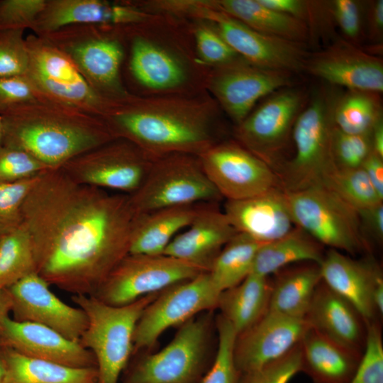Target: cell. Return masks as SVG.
<instances>
[{"mask_svg": "<svg viewBox=\"0 0 383 383\" xmlns=\"http://www.w3.org/2000/svg\"><path fill=\"white\" fill-rule=\"evenodd\" d=\"M322 184L357 210L383 202L362 167L354 169L336 167Z\"/></svg>", "mask_w": 383, "mask_h": 383, "instance_id": "38", "label": "cell"}, {"mask_svg": "<svg viewBox=\"0 0 383 383\" xmlns=\"http://www.w3.org/2000/svg\"><path fill=\"white\" fill-rule=\"evenodd\" d=\"M311 328L342 346L363 354L367 324L357 310L321 279L305 316Z\"/></svg>", "mask_w": 383, "mask_h": 383, "instance_id": "27", "label": "cell"}, {"mask_svg": "<svg viewBox=\"0 0 383 383\" xmlns=\"http://www.w3.org/2000/svg\"><path fill=\"white\" fill-rule=\"evenodd\" d=\"M1 116L2 145L22 150L49 169L116 138L102 118L45 97Z\"/></svg>", "mask_w": 383, "mask_h": 383, "instance_id": "4", "label": "cell"}, {"mask_svg": "<svg viewBox=\"0 0 383 383\" xmlns=\"http://www.w3.org/2000/svg\"><path fill=\"white\" fill-rule=\"evenodd\" d=\"M217 204L204 208L173 238L163 254L209 272L221 250L238 233Z\"/></svg>", "mask_w": 383, "mask_h": 383, "instance_id": "25", "label": "cell"}, {"mask_svg": "<svg viewBox=\"0 0 383 383\" xmlns=\"http://www.w3.org/2000/svg\"><path fill=\"white\" fill-rule=\"evenodd\" d=\"M380 94L348 90L339 94L333 111L335 126L349 134H369L382 120Z\"/></svg>", "mask_w": 383, "mask_h": 383, "instance_id": "36", "label": "cell"}, {"mask_svg": "<svg viewBox=\"0 0 383 383\" xmlns=\"http://www.w3.org/2000/svg\"><path fill=\"white\" fill-rule=\"evenodd\" d=\"M262 244L237 233L223 247L208 272L221 293L238 285L251 273L255 254Z\"/></svg>", "mask_w": 383, "mask_h": 383, "instance_id": "35", "label": "cell"}, {"mask_svg": "<svg viewBox=\"0 0 383 383\" xmlns=\"http://www.w3.org/2000/svg\"><path fill=\"white\" fill-rule=\"evenodd\" d=\"M361 167L379 197L383 199V158L372 151Z\"/></svg>", "mask_w": 383, "mask_h": 383, "instance_id": "53", "label": "cell"}, {"mask_svg": "<svg viewBox=\"0 0 383 383\" xmlns=\"http://www.w3.org/2000/svg\"><path fill=\"white\" fill-rule=\"evenodd\" d=\"M365 33L372 43L382 44L383 1H369L365 4Z\"/></svg>", "mask_w": 383, "mask_h": 383, "instance_id": "51", "label": "cell"}, {"mask_svg": "<svg viewBox=\"0 0 383 383\" xmlns=\"http://www.w3.org/2000/svg\"><path fill=\"white\" fill-rule=\"evenodd\" d=\"M198 157L207 177L226 200L245 199L282 187L273 169L235 140L218 141Z\"/></svg>", "mask_w": 383, "mask_h": 383, "instance_id": "18", "label": "cell"}, {"mask_svg": "<svg viewBox=\"0 0 383 383\" xmlns=\"http://www.w3.org/2000/svg\"><path fill=\"white\" fill-rule=\"evenodd\" d=\"M28 68L25 77L45 98L104 119L119 104L96 92L74 62L43 37H26Z\"/></svg>", "mask_w": 383, "mask_h": 383, "instance_id": "11", "label": "cell"}, {"mask_svg": "<svg viewBox=\"0 0 383 383\" xmlns=\"http://www.w3.org/2000/svg\"><path fill=\"white\" fill-rule=\"evenodd\" d=\"M202 272H206L164 254L128 253L111 270L93 296L106 304L122 306L191 279Z\"/></svg>", "mask_w": 383, "mask_h": 383, "instance_id": "13", "label": "cell"}, {"mask_svg": "<svg viewBox=\"0 0 383 383\" xmlns=\"http://www.w3.org/2000/svg\"><path fill=\"white\" fill-rule=\"evenodd\" d=\"M270 294L269 277L250 273L238 285L221 293L217 308L238 335L265 313Z\"/></svg>", "mask_w": 383, "mask_h": 383, "instance_id": "32", "label": "cell"}, {"mask_svg": "<svg viewBox=\"0 0 383 383\" xmlns=\"http://www.w3.org/2000/svg\"><path fill=\"white\" fill-rule=\"evenodd\" d=\"M275 274L276 277L271 280L267 310L304 318L316 289L321 281L320 265L306 262Z\"/></svg>", "mask_w": 383, "mask_h": 383, "instance_id": "31", "label": "cell"}, {"mask_svg": "<svg viewBox=\"0 0 383 383\" xmlns=\"http://www.w3.org/2000/svg\"><path fill=\"white\" fill-rule=\"evenodd\" d=\"M221 292L208 272L161 291L145 308L135 328L133 351L154 346L167 328L217 308Z\"/></svg>", "mask_w": 383, "mask_h": 383, "instance_id": "16", "label": "cell"}, {"mask_svg": "<svg viewBox=\"0 0 383 383\" xmlns=\"http://www.w3.org/2000/svg\"><path fill=\"white\" fill-rule=\"evenodd\" d=\"M128 194L43 172L22 207L36 273L50 285L93 295L130 252L138 217Z\"/></svg>", "mask_w": 383, "mask_h": 383, "instance_id": "1", "label": "cell"}, {"mask_svg": "<svg viewBox=\"0 0 383 383\" xmlns=\"http://www.w3.org/2000/svg\"><path fill=\"white\" fill-rule=\"evenodd\" d=\"M304 72L348 90L383 91L382 59L344 38L309 53Z\"/></svg>", "mask_w": 383, "mask_h": 383, "instance_id": "19", "label": "cell"}, {"mask_svg": "<svg viewBox=\"0 0 383 383\" xmlns=\"http://www.w3.org/2000/svg\"><path fill=\"white\" fill-rule=\"evenodd\" d=\"M43 97L25 76L0 78V116Z\"/></svg>", "mask_w": 383, "mask_h": 383, "instance_id": "49", "label": "cell"}, {"mask_svg": "<svg viewBox=\"0 0 383 383\" xmlns=\"http://www.w3.org/2000/svg\"><path fill=\"white\" fill-rule=\"evenodd\" d=\"M307 100V95L294 86L274 91L234 126L235 140L272 168Z\"/></svg>", "mask_w": 383, "mask_h": 383, "instance_id": "14", "label": "cell"}, {"mask_svg": "<svg viewBox=\"0 0 383 383\" xmlns=\"http://www.w3.org/2000/svg\"><path fill=\"white\" fill-rule=\"evenodd\" d=\"M322 245L299 227L286 235L263 243L257 250L252 272L270 277L289 265L299 262H315L323 260Z\"/></svg>", "mask_w": 383, "mask_h": 383, "instance_id": "34", "label": "cell"}, {"mask_svg": "<svg viewBox=\"0 0 383 383\" xmlns=\"http://www.w3.org/2000/svg\"><path fill=\"white\" fill-rule=\"evenodd\" d=\"M293 75L285 71L262 68L240 57L210 68L205 90L235 126L260 99L294 86Z\"/></svg>", "mask_w": 383, "mask_h": 383, "instance_id": "17", "label": "cell"}, {"mask_svg": "<svg viewBox=\"0 0 383 383\" xmlns=\"http://www.w3.org/2000/svg\"><path fill=\"white\" fill-rule=\"evenodd\" d=\"M5 383H98L97 367L76 368L33 358L5 348Z\"/></svg>", "mask_w": 383, "mask_h": 383, "instance_id": "33", "label": "cell"}, {"mask_svg": "<svg viewBox=\"0 0 383 383\" xmlns=\"http://www.w3.org/2000/svg\"><path fill=\"white\" fill-rule=\"evenodd\" d=\"M209 204L211 203L175 206L138 214L129 253L163 254L173 238L188 227Z\"/></svg>", "mask_w": 383, "mask_h": 383, "instance_id": "29", "label": "cell"}, {"mask_svg": "<svg viewBox=\"0 0 383 383\" xmlns=\"http://www.w3.org/2000/svg\"><path fill=\"white\" fill-rule=\"evenodd\" d=\"M170 11L182 18L208 22L238 55L255 66L294 74L304 72L310 53L305 44L256 31L206 0H174Z\"/></svg>", "mask_w": 383, "mask_h": 383, "instance_id": "8", "label": "cell"}, {"mask_svg": "<svg viewBox=\"0 0 383 383\" xmlns=\"http://www.w3.org/2000/svg\"><path fill=\"white\" fill-rule=\"evenodd\" d=\"M211 6L261 33L306 45L307 25L293 16L274 11L259 0H206Z\"/></svg>", "mask_w": 383, "mask_h": 383, "instance_id": "30", "label": "cell"}, {"mask_svg": "<svg viewBox=\"0 0 383 383\" xmlns=\"http://www.w3.org/2000/svg\"><path fill=\"white\" fill-rule=\"evenodd\" d=\"M23 30H0V78L25 76L28 54Z\"/></svg>", "mask_w": 383, "mask_h": 383, "instance_id": "44", "label": "cell"}, {"mask_svg": "<svg viewBox=\"0 0 383 383\" xmlns=\"http://www.w3.org/2000/svg\"><path fill=\"white\" fill-rule=\"evenodd\" d=\"M259 1L274 11L296 18L306 24L310 13L311 1L259 0Z\"/></svg>", "mask_w": 383, "mask_h": 383, "instance_id": "52", "label": "cell"}, {"mask_svg": "<svg viewBox=\"0 0 383 383\" xmlns=\"http://www.w3.org/2000/svg\"><path fill=\"white\" fill-rule=\"evenodd\" d=\"M196 56L205 66L212 68L240 57L208 22L187 19Z\"/></svg>", "mask_w": 383, "mask_h": 383, "instance_id": "40", "label": "cell"}, {"mask_svg": "<svg viewBox=\"0 0 383 383\" xmlns=\"http://www.w3.org/2000/svg\"><path fill=\"white\" fill-rule=\"evenodd\" d=\"M128 70L146 96L206 91L210 68L198 59L187 20L155 13L125 27Z\"/></svg>", "mask_w": 383, "mask_h": 383, "instance_id": "3", "label": "cell"}, {"mask_svg": "<svg viewBox=\"0 0 383 383\" xmlns=\"http://www.w3.org/2000/svg\"><path fill=\"white\" fill-rule=\"evenodd\" d=\"M77 66L90 86L113 102H121L134 94L122 81L125 60V26L75 24L43 35Z\"/></svg>", "mask_w": 383, "mask_h": 383, "instance_id": "5", "label": "cell"}, {"mask_svg": "<svg viewBox=\"0 0 383 383\" xmlns=\"http://www.w3.org/2000/svg\"><path fill=\"white\" fill-rule=\"evenodd\" d=\"M363 5L356 0L330 1L332 16L344 35V39L360 46L365 36L363 26Z\"/></svg>", "mask_w": 383, "mask_h": 383, "instance_id": "47", "label": "cell"}, {"mask_svg": "<svg viewBox=\"0 0 383 383\" xmlns=\"http://www.w3.org/2000/svg\"><path fill=\"white\" fill-rule=\"evenodd\" d=\"M4 126L1 116H0V147L2 145Z\"/></svg>", "mask_w": 383, "mask_h": 383, "instance_id": "57", "label": "cell"}, {"mask_svg": "<svg viewBox=\"0 0 383 383\" xmlns=\"http://www.w3.org/2000/svg\"><path fill=\"white\" fill-rule=\"evenodd\" d=\"M347 383H383V341L377 320L367 324L365 348L360 363Z\"/></svg>", "mask_w": 383, "mask_h": 383, "instance_id": "42", "label": "cell"}, {"mask_svg": "<svg viewBox=\"0 0 383 383\" xmlns=\"http://www.w3.org/2000/svg\"><path fill=\"white\" fill-rule=\"evenodd\" d=\"M40 174L17 182H0V235L23 223V202Z\"/></svg>", "mask_w": 383, "mask_h": 383, "instance_id": "41", "label": "cell"}, {"mask_svg": "<svg viewBox=\"0 0 383 383\" xmlns=\"http://www.w3.org/2000/svg\"><path fill=\"white\" fill-rule=\"evenodd\" d=\"M36 272L33 245L22 223L0 235V289H9L27 275Z\"/></svg>", "mask_w": 383, "mask_h": 383, "instance_id": "37", "label": "cell"}, {"mask_svg": "<svg viewBox=\"0 0 383 383\" xmlns=\"http://www.w3.org/2000/svg\"><path fill=\"white\" fill-rule=\"evenodd\" d=\"M372 151L371 133L349 134L334 126L332 133V152L338 168L360 167Z\"/></svg>", "mask_w": 383, "mask_h": 383, "instance_id": "43", "label": "cell"}, {"mask_svg": "<svg viewBox=\"0 0 383 383\" xmlns=\"http://www.w3.org/2000/svg\"><path fill=\"white\" fill-rule=\"evenodd\" d=\"M160 292L122 306L106 304L93 295L72 296L87 316V325L79 343L96 359L98 383L118 382L133 353V340L137 323Z\"/></svg>", "mask_w": 383, "mask_h": 383, "instance_id": "6", "label": "cell"}, {"mask_svg": "<svg viewBox=\"0 0 383 383\" xmlns=\"http://www.w3.org/2000/svg\"><path fill=\"white\" fill-rule=\"evenodd\" d=\"M0 344L28 357L71 367H97L93 353L79 341L67 339L38 323L8 317L4 323Z\"/></svg>", "mask_w": 383, "mask_h": 383, "instance_id": "24", "label": "cell"}, {"mask_svg": "<svg viewBox=\"0 0 383 383\" xmlns=\"http://www.w3.org/2000/svg\"><path fill=\"white\" fill-rule=\"evenodd\" d=\"M309 327L305 318L267 310L236 337L234 360L238 370L251 372L284 356L300 343Z\"/></svg>", "mask_w": 383, "mask_h": 383, "instance_id": "22", "label": "cell"}, {"mask_svg": "<svg viewBox=\"0 0 383 383\" xmlns=\"http://www.w3.org/2000/svg\"><path fill=\"white\" fill-rule=\"evenodd\" d=\"M301 359L299 343L280 358L266 365L240 373L238 383H289L301 372Z\"/></svg>", "mask_w": 383, "mask_h": 383, "instance_id": "45", "label": "cell"}, {"mask_svg": "<svg viewBox=\"0 0 383 383\" xmlns=\"http://www.w3.org/2000/svg\"><path fill=\"white\" fill-rule=\"evenodd\" d=\"M221 112L206 91L133 94L103 120L116 138L133 143L153 160L176 153L199 156L219 141L216 132Z\"/></svg>", "mask_w": 383, "mask_h": 383, "instance_id": "2", "label": "cell"}, {"mask_svg": "<svg viewBox=\"0 0 383 383\" xmlns=\"http://www.w3.org/2000/svg\"><path fill=\"white\" fill-rule=\"evenodd\" d=\"M137 214L223 198L207 177L197 155L171 154L152 160L143 184L128 194Z\"/></svg>", "mask_w": 383, "mask_h": 383, "instance_id": "12", "label": "cell"}, {"mask_svg": "<svg viewBox=\"0 0 383 383\" xmlns=\"http://www.w3.org/2000/svg\"><path fill=\"white\" fill-rule=\"evenodd\" d=\"M8 290L13 319L43 325L67 339L79 341L87 325L85 313L79 307L71 306L60 299L38 274L27 275Z\"/></svg>", "mask_w": 383, "mask_h": 383, "instance_id": "21", "label": "cell"}, {"mask_svg": "<svg viewBox=\"0 0 383 383\" xmlns=\"http://www.w3.org/2000/svg\"><path fill=\"white\" fill-rule=\"evenodd\" d=\"M218 347L213 362L201 383H238L240 373L234 360L237 333L221 314L216 320Z\"/></svg>", "mask_w": 383, "mask_h": 383, "instance_id": "39", "label": "cell"}, {"mask_svg": "<svg viewBox=\"0 0 383 383\" xmlns=\"http://www.w3.org/2000/svg\"><path fill=\"white\" fill-rule=\"evenodd\" d=\"M12 309V300L8 289H0V338L4 321L9 317Z\"/></svg>", "mask_w": 383, "mask_h": 383, "instance_id": "54", "label": "cell"}, {"mask_svg": "<svg viewBox=\"0 0 383 383\" xmlns=\"http://www.w3.org/2000/svg\"><path fill=\"white\" fill-rule=\"evenodd\" d=\"M223 212L238 233L266 243L288 234L293 221L282 187L242 200H226Z\"/></svg>", "mask_w": 383, "mask_h": 383, "instance_id": "26", "label": "cell"}, {"mask_svg": "<svg viewBox=\"0 0 383 383\" xmlns=\"http://www.w3.org/2000/svg\"><path fill=\"white\" fill-rule=\"evenodd\" d=\"M211 321L209 311L181 325L167 346L133 362L121 383H201L213 362Z\"/></svg>", "mask_w": 383, "mask_h": 383, "instance_id": "10", "label": "cell"}, {"mask_svg": "<svg viewBox=\"0 0 383 383\" xmlns=\"http://www.w3.org/2000/svg\"><path fill=\"white\" fill-rule=\"evenodd\" d=\"M301 372L313 383H347L362 354L353 352L309 327L299 343Z\"/></svg>", "mask_w": 383, "mask_h": 383, "instance_id": "28", "label": "cell"}, {"mask_svg": "<svg viewBox=\"0 0 383 383\" xmlns=\"http://www.w3.org/2000/svg\"><path fill=\"white\" fill-rule=\"evenodd\" d=\"M152 163L133 143L115 138L65 163L62 171L74 182L131 194L143 184Z\"/></svg>", "mask_w": 383, "mask_h": 383, "instance_id": "15", "label": "cell"}, {"mask_svg": "<svg viewBox=\"0 0 383 383\" xmlns=\"http://www.w3.org/2000/svg\"><path fill=\"white\" fill-rule=\"evenodd\" d=\"M48 169L22 150L0 147V182L23 180L38 175Z\"/></svg>", "mask_w": 383, "mask_h": 383, "instance_id": "46", "label": "cell"}, {"mask_svg": "<svg viewBox=\"0 0 383 383\" xmlns=\"http://www.w3.org/2000/svg\"><path fill=\"white\" fill-rule=\"evenodd\" d=\"M363 233L370 239L380 243L383 239V203L357 210Z\"/></svg>", "mask_w": 383, "mask_h": 383, "instance_id": "50", "label": "cell"}, {"mask_svg": "<svg viewBox=\"0 0 383 383\" xmlns=\"http://www.w3.org/2000/svg\"><path fill=\"white\" fill-rule=\"evenodd\" d=\"M284 192L294 224L317 242L351 255L370 250L357 209L330 188L320 184Z\"/></svg>", "mask_w": 383, "mask_h": 383, "instance_id": "9", "label": "cell"}, {"mask_svg": "<svg viewBox=\"0 0 383 383\" xmlns=\"http://www.w3.org/2000/svg\"><path fill=\"white\" fill-rule=\"evenodd\" d=\"M333 89H316L299 113L292 130L294 157L278 175L282 187L296 191L322 184L335 167L332 152L333 111L338 96Z\"/></svg>", "mask_w": 383, "mask_h": 383, "instance_id": "7", "label": "cell"}, {"mask_svg": "<svg viewBox=\"0 0 383 383\" xmlns=\"http://www.w3.org/2000/svg\"><path fill=\"white\" fill-rule=\"evenodd\" d=\"M6 374V367L3 359L0 355V383H5Z\"/></svg>", "mask_w": 383, "mask_h": 383, "instance_id": "56", "label": "cell"}, {"mask_svg": "<svg viewBox=\"0 0 383 383\" xmlns=\"http://www.w3.org/2000/svg\"><path fill=\"white\" fill-rule=\"evenodd\" d=\"M371 139L373 152L383 158V119L373 128Z\"/></svg>", "mask_w": 383, "mask_h": 383, "instance_id": "55", "label": "cell"}, {"mask_svg": "<svg viewBox=\"0 0 383 383\" xmlns=\"http://www.w3.org/2000/svg\"><path fill=\"white\" fill-rule=\"evenodd\" d=\"M46 0H0V30L32 29Z\"/></svg>", "mask_w": 383, "mask_h": 383, "instance_id": "48", "label": "cell"}, {"mask_svg": "<svg viewBox=\"0 0 383 383\" xmlns=\"http://www.w3.org/2000/svg\"><path fill=\"white\" fill-rule=\"evenodd\" d=\"M154 16L130 1L46 0L31 30L36 35H43L70 25L127 26Z\"/></svg>", "mask_w": 383, "mask_h": 383, "instance_id": "23", "label": "cell"}, {"mask_svg": "<svg viewBox=\"0 0 383 383\" xmlns=\"http://www.w3.org/2000/svg\"><path fill=\"white\" fill-rule=\"evenodd\" d=\"M322 281L350 302L366 324L383 313V276L372 260H354L330 249L321 262Z\"/></svg>", "mask_w": 383, "mask_h": 383, "instance_id": "20", "label": "cell"}]
</instances>
